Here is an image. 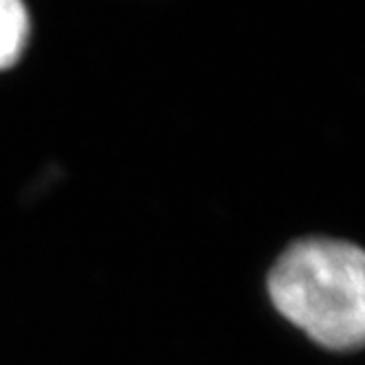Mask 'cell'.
<instances>
[{"mask_svg":"<svg viewBox=\"0 0 365 365\" xmlns=\"http://www.w3.org/2000/svg\"><path fill=\"white\" fill-rule=\"evenodd\" d=\"M34 20L27 0H0V73L18 66L31 42Z\"/></svg>","mask_w":365,"mask_h":365,"instance_id":"obj_2","label":"cell"},{"mask_svg":"<svg viewBox=\"0 0 365 365\" xmlns=\"http://www.w3.org/2000/svg\"><path fill=\"white\" fill-rule=\"evenodd\" d=\"M269 297L279 315L334 352L365 346V249L336 238L295 240L273 262Z\"/></svg>","mask_w":365,"mask_h":365,"instance_id":"obj_1","label":"cell"}]
</instances>
